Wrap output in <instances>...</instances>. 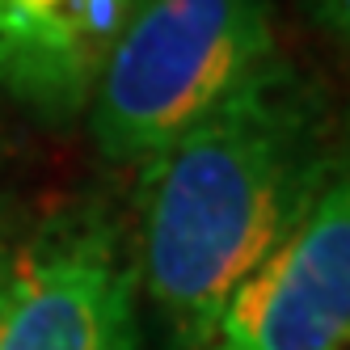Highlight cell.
Listing matches in <instances>:
<instances>
[{
  "label": "cell",
  "mask_w": 350,
  "mask_h": 350,
  "mask_svg": "<svg viewBox=\"0 0 350 350\" xmlns=\"http://www.w3.org/2000/svg\"><path fill=\"white\" fill-rule=\"evenodd\" d=\"M338 161L312 85L274 55L144 169L139 283L169 350H198L237 287L287 241Z\"/></svg>",
  "instance_id": "6da1fadb"
},
{
  "label": "cell",
  "mask_w": 350,
  "mask_h": 350,
  "mask_svg": "<svg viewBox=\"0 0 350 350\" xmlns=\"http://www.w3.org/2000/svg\"><path fill=\"white\" fill-rule=\"evenodd\" d=\"M274 55V0H131L89 97L102 157L148 165Z\"/></svg>",
  "instance_id": "7a4b0ae2"
},
{
  "label": "cell",
  "mask_w": 350,
  "mask_h": 350,
  "mask_svg": "<svg viewBox=\"0 0 350 350\" xmlns=\"http://www.w3.org/2000/svg\"><path fill=\"white\" fill-rule=\"evenodd\" d=\"M0 350H139V266L106 211L51 215L5 254Z\"/></svg>",
  "instance_id": "3957f363"
},
{
  "label": "cell",
  "mask_w": 350,
  "mask_h": 350,
  "mask_svg": "<svg viewBox=\"0 0 350 350\" xmlns=\"http://www.w3.org/2000/svg\"><path fill=\"white\" fill-rule=\"evenodd\" d=\"M198 350H350V161L329 169Z\"/></svg>",
  "instance_id": "277c9868"
},
{
  "label": "cell",
  "mask_w": 350,
  "mask_h": 350,
  "mask_svg": "<svg viewBox=\"0 0 350 350\" xmlns=\"http://www.w3.org/2000/svg\"><path fill=\"white\" fill-rule=\"evenodd\" d=\"M131 0H0V85L46 118L81 110Z\"/></svg>",
  "instance_id": "5b68a950"
},
{
  "label": "cell",
  "mask_w": 350,
  "mask_h": 350,
  "mask_svg": "<svg viewBox=\"0 0 350 350\" xmlns=\"http://www.w3.org/2000/svg\"><path fill=\"white\" fill-rule=\"evenodd\" d=\"M325 5H329V13H334V21H338V30H342L346 46H350V0H325Z\"/></svg>",
  "instance_id": "8992f818"
},
{
  "label": "cell",
  "mask_w": 350,
  "mask_h": 350,
  "mask_svg": "<svg viewBox=\"0 0 350 350\" xmlns=\"http://www.w3.org/2000/svg\"><path fill=\"white\" fill-rule=\"evenodd\" d=\"M5 254H9V245H5V237H0V266H5Z\"/></svg>",
  "instance_id": "52a82bcc"
}]
</instances>
